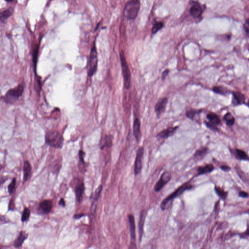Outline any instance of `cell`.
I'll return each mask as SVG.
<instances>
[{
  "mask_svg": "<svg viewBox=\"0 0 249 249\" xmlns=\"http://www.w3.org/2000/svg\"><path fill=\"white\" fill-rule=\"evenodd\" d=\"M53 208V202L49 200H45L40 202L39 210L43 214H49Z\"/></svg>",
  "mask_w": 249,
  "mask_h": 249,
  "instance_id": "4fadbf2b",
  "label": "cell"
},
{
  "mask_svg": "<svg viewBox=\"0 0 249 249\" xmlns=\"http://www.w3.org/2000/svg\"><path fill=\"white\" fill-rule=\"evenodd\" d=\"M59 205L63 207H64L65 206H66L65 201H64V199H63V198H61V199H60V201H59Z\"/></svg>",
  "mask_w": 249,
  "mask_h": 249,
  "instance_id": "60d3db41",
  "label": "cell"
},
{
  "mask_svg": "<svg viewBox=\"0 0 249 249\" xmlns=\"http://www.w3.org/2000/svg\"><path fill=\"white\" fill-rule=\"evenodd\" d=\"M45 142L50 147L61 148L63 144V138L58 131H49L46 134Z\"/></svg>",
  "mask_w": 249,
  "mask_h": 249,
  "instance_id": "7a4b0ae2",
  "label": "cell"
},
{
  "mask_svg": "<svg viewBox=\"0 0 249 249\" xmlns=\"http://www.w3.org/2000/svg\"><path fill=\"white\" fill-rule=\"evenodd\" d=\"M193 187L192 185L188 183H184V184L181 185L178 188H177L172 194L169 195V196L165 197L160 205V207L162 211L165 210L166 208V206L169 204L170 201L175 199L176 197L179 196L186 190H190Z\"/></svg>",
  "mask_w": 249,
  "mask_h": 249,
  "instance_id": "277c9868",
  "label": "cell"
},
{
  "mask_svg": "<svg viewBox=\"0 0 249 249\" xmlns=\"http://www.w3.org/2000/svg\"><path fill=\"white\" fill-rule=\"evenodd\" d=\"M212 91L215 94L223 96H226L230 93V90L226 87H224L223 86H214L212 88Z\"/></svg>",
  "mask_w": 249,
  "mask_h": 249,
  "instance_id": "7402d4cb",
  "label": "cell"
},
{
  "mask_svg": "<svg viewBox=\"0 0 249 249\" xmlns=\"http://www.w3.org/2000/svg\"><path fill=\"white\" fill-rule=\"evenodd\" d=\"M243 27H244V29L245 31L246 34L247 35V36L249 37V18L246 20Z\"/></svg>",
  "mask_w": 249,
  "mask_h": 249,
  "instance_id": "d590c367",
  "label": "cell"
},
{
  "mask_svg": "<svg viewBox=\"0 0 249 249\" xmlns=\"http://www.w3.org/2000/svg\"><path fill=\"white\" fill-rule=\"evenodd\" d=\"M171 174L170 172H165L162 173L160 177V179L154 187V190L156 192L160 191L163 188L165 185L167 184L171 179Z\"/></svg>",
  "mask_w": 249,
  "mask_h": 249,
  "instance_id": "ba28073f",
  "label": "cell"
},
{
  "mask_svg": "<svg viewBox=\"0 0 249 249\" xmlns=\"http://www.w3.org/2000/svg\"><path fill=\"white\" fill-rule=\"evenodd\" d=\"M133 133L134 136L137 142H139L141 139V123L139 119L136 118L134 120L133 124Z\"/></svg>",
  "mask_w": 249,
  "mask_h": 249,
  "instance_id": "e0dca14e",
  "label": "cell"
},
{
  "mask_svg": "<svg viewBox=\"0 0 249 249\" xmlns=\"http://www.w3.org/2000/svg\"><path fill=\"white\" fill-rule=\"evenodd\" d=\"M205 124L206 126H207V128L210 129V130L214 131H219V129H218L217 126L214 125L209 123L208 121L205 122Z\"/></svg>",
  "mask_w": 249,
  "mask_h": 249,
  "instance_id": "e575fe53",
  "label": "cell"
},
{
  "mask_svg": "<svg viewBox=\"0 0 249 249\" xmlns=\"http://www.w3.org/2000/svg\"><path fill=\"white\" fill-rule=\"evenodd\" d=\"M168 103V98H164L160 99L155 106V112L158 117L165 112Z\"/></svg>",
  "mask_w": 249,
  "mask_h": 249,
  "instance_id": "7c38bea8",
  "label": "cell"
},
{
  "mask_svg": "<svg viewBox=\"0 0 249 249\" xmlns=\"http://www.w3.org/2000/svg\"><path fill=\"white\" fill-rule=\"evenodd\" d=\"M16 179L13 178L11 181V183L8 185V191L10 194H11L13 193L15 189V187H16Z\"/></svg>",
  "mask_w": 249,
  "mask_h": 249,
  "instance_id": "d6a6232c",
  "label": "cell"
},
{
  "mask_svg": "<svg viewBox=\"0 0 249 249\" xmlns=\"http://www.w3.org/2000/svg\"><path fill=\"white\" fill-rule=\"evenodd\" d=\"M190 14L194 18H199L202 16L203 9L200 3L197 2H193L189 9Z\"/></svg>",
  "mask_w": 249,
  "mask_h": 249,
  "instance_id": "8fae6325",
  "label": "cell"
},
{
  "mask_svg": "<svg viewBox=\"0 0 249 249\" xmlns=\"http://www.w3.org/2000/svg\"><path fill=\"white\" fill-rule=\"evenodd\" d=\"M103 187L102 185H100L96 189L95 192H94V194L91 195V197H91V199H93L94 200V203H96L97 201H98L99 197L100 196V194H101L102 190Z\"/></svg>",
  "mask_w": 249,
  "mask_h": 249,
  "instance_id": "4316f807",
  "label": "cell"
},
{
  "mask_svg": "<svg viewBox=\"0 0 249 249\" xmlns=\"http://www.w3.org/2000/svg\"><path fill=\"white\" fill-rule=\"evenodd\" d=\"M208 151V148L206 147L201 148L200 149H197L194 154V156L195 157H201L205 155L206 153H207Z\"/></svg>",
  "mask_w": 249,
  "mask_h": 249,
  "instance_id": "1f68e13d",
  "label": "cell"
},
{
  "mask_svg": "<svg viewBox=\"0 0 249 249\" xmlns=\"http://www.w3.org/2000/svg\"><path fill=\"white\" fill-rule=\"evenodd\" d=\"M215 191L217 194L222 199H225L226 197L227 193L219 187H215Z\"/></svg>",
  "mask_w": 249,
  "mask_h": 249,
  "instance_id": "836d02e7",
  "label": "cell"
},
{
  "mask_svg": "<svg viewBox=\"0 0 249 249\" xmlns=\"http://www.w3.org/2000/svg\"><path fill=\"white\" fill-rule=\"evenodd\" d=\"M85 189V184L83 182L77 183L76 185L75 188V195L76 201L79 203H80L82 201Z\"/></svg>",
  "mask_w": 249,
  "mask_h": 249,
  "instance_id": "9a60e30c",
  "label": "cell"
},
{
  "mask_svg": "<svg viewBox=\"0 0 249 249\" xmlns=\"http://www.w3.org/2000/svg\"><path fill=\"white\" fill-rule=\"evenodd\" d=\"M206 118L209 123L214 125L218 126L221 124V120L219 117L218 116V114L214 112H209L206 116Z\"/></svg>",
  "mask_w": 249,
  "mask_h": 249,
  "instance_id": "ffe728a7",
  "label": "cell"
},
{
  "mask_svg": "<svg viewBox=\"0 0 249 249\" xmlns=\"http://www.w3.org/2000/svg\"><path fill=\"white\" fill-rule=\"evenodd\" d=\"M24 90L23 85L19 84L15 88L8 91L2 97V99L5 103L7 104H12L15 103L22 96Z\"/></svg>",
  "mask_w": 249,
  "mask_h": 249,
  "instance_id": "6da1fadb",
  "label": "cell"
},
{
  "mask_svg": "<svg viewBox=\"0 0 249 249\" xmlns=\"http://www.w3.org/2000/svg\"><path fill=\"white\" fill-rule=\"evenodd\" d=\"M223 120L225 122V124L229 127L233 126L235 124L236 119L235 117L230 112H227L223 116Z\"/></svg>",
  "mask_w": 249,
  "mask_h": 249,
  "instance_id": "cb8c5ba5",
  "label": "cell"
},
{
  "mask_svg": "<svg viewBox=\"0 0 249 249\" xmlns=\"http://www.w3.org/2000/svg\"><path fill=\"white\" fill-rule=\"evenodd\" d=\"M247 48H248V50L249 51V44L247 45Z\"/></svg>",
  "mask_w": 249,
  "mask_h": 249,
  "instance_id": "c3c4849f",
  "label": "cell"
},
{
  "mask_svg": "<svg viewBox=\"0 0 249 249\" xmlns=\"http://www.w3.org/2000/svg\"><path fill=\"white\" fill-rule=\"evenodd\" d=\"M28 233L25 232V231H21L19 233L17 239L14 242V247L16 248L21 247L24 241L28 238Z\"/></svg>",
  "mask_w": 249,
  "mask_h": 249,
  "instance_id": "ac0fdd59",
  "label": "cell"
},
{
  "mask_svg": "<svg viewBox=\"0 0 249 249\" xmlns=\"http://www.w3.org/2000/svg\"><path fill=\"white\" fill-rule=\"evenodd\" d=\"M30 215V211L29 208L25 207L23 211V214H22V218L21 220L23 222H27L29 219Z\"/></svg>",
  "mask_w": 249,
  "mask_h": 249,
  "instance_id": "f1b7e54d",
  "label": "cell"
},
{
  "mask_svg": "<svg viewBox=\"0 0 249 249\" xmlns=\"http://www.w3.org/2000/svg\"><path fill=\"white\" fill-rule=\"evenodd\" d=\"M164 27V23L162 22H156L154 23L152 28V32L153 34H155L156 33L159 31L160 29H161Z\"/></svg>",
  "mask_w": 249,
  "mask_h": 249,
  "instance_id": "4dcf8cb0",
  "label": "cell"
},
{
  "mask_svg": "<svg viewBox=\"0 0 249 249\" xmlns=\"http://www.w3.org/2000/svg\"><path fill=\"white\" fill-rule=\"evenodd\" d=\"M236 154L237 157L241 160H249V157L245 152L241 149H236Z\"/></svg>",
  "mask_w": 249,
  "mask_h": 249,
  "instance_id": "83f0119b",
  "label": "cell"
},
{
  "mask_svg": "<svg viewBox=\"0 0 249 249\" xmlns=\"http://www.w3.org/2000/svg\"><path fill=\"white\" fill-rule=\"evenodd\" d=\"M31 166L28 161H25L23 164V180L24 182H27L31 173Z\"/></svg>",
  "mask_w": 249,
  "mask_h": 249,
  "instance_id": "44dd1931",
  "label": "cell"
},
{
  "mask_svg": "<svg viewBox=\"0 0 249 249\" xmlns=\"http://www.w3.org/2000/svg\"><path fill=\"white\" fill-rule=\"evenodd\" d=\"M14 10L12 8H9L5 11H2L1 14V21L2 22H5L7 19L9 18L13 13Z\"/></svg>",
  "mask_w": 249,
  "mask_h": 249,
  "instance_id": "484cf974",
  "label": "cell"
},
{
  "mask_svg": "<svg viewBox=\"0 0 249 249\" xmlns=\"http://www.w3.org/2000/svg\"><path fill=\"white\" fill-rule=\"evenodd\" d=\"M144 154V148L143 147H140L137 150L136 158L134 162V172L135 175L140 173L142 169V161Z\"/></svg>",
  "mask_w": 249,
  "mask_h": 249,
  "instance_id": "52a82bcc",
  "label": "cell"
},
{
  "mask_svg": "<svg viewBox=\"0 0 249 249\" xmlns=\"http://www.w3.org/2000/svg\"><path fill=\"white\" fill-rule=\"evenodd\" d=\"M85 156V153L84 151H83L82 150H80L79 151V159H80V162L81 164L85 165L84 157Z\"/></svg>",
  "mask_w": 249,
  "mask_h": 249,
  "instance_id": "8d00e7d4",
  "label": "cell"
},
{
  "mask_svg": "<svg viewBox=\"0 0 249 249\" xmlns=\"http://www.w3.org/2000/svg\"><path fill=\"white\" fill-rule=\"evenodd\" d=\"M15 209V205L14 204L13 200H11L9 204V210H13Z\"/></svg>",
  "mask_w": 249,
  "mask_h": 249,
  "instance_id": "f35d334b",
  "label": "cell"
},
{
  "mask_svg": "<svg viewBox=\"0 0 249 249\" xmlns=\"http://www.w3.org/2000/svg\"><path fill=\"white\" fill-rule=\"evenodd\" d=\"M178 128V126H172V127L165 129L158 133L157 135V137L159 138L162 139L168 138L169 137L173 135Z\"/></svg>",
  "mask_w": 249,
  "mask_h": 249,
  "instance_id": "5bb4252c",
  "label": "cell"
},
{
  "mask_svg": "<svg viewBox=\"0 0 249 249\" xmlns=\"http://www.w3.org/2000/svg\"><path fill=\"white\" fill-rule=\"evenodd\" d=\"M247 106H248L249 108V100H248V103H247Z\"/></svg>",
  "mask_w": 249,
  "mask_h": 249,
  "instance_id": "7dc6e473",
  "label": "cell"
},
{
  "mask_svg": "<svg viewBox=\"0 0 249 249\" xmlns=\"http://www.w3.org/2000/svg\"><path fill=\"white\" fill-rule=\"evenodd\" d=\"M147 215V211L146 210H143L141 211L139 221V240L141 241L142 237L143 236L144 227V222Z\"/></svg>",
  "mask_w": 249,
  "mask_h": 249,
  "instance_id": "2e32d148",
  "label": "cell"
},
{
  "mask_svg": "<svg viewBox=\"0 0 249 249\" xmlns=\"http://www.w3.org/2000/svg\"><path fill=\"white\" fill-rule=\"evenodd\" d=\"M202 112V110H195V109H190L187 110L186 112V116L187 117L191 120H194L196 116H199Z\"/></svg>",
  "mask_w": 249,
  "mask_h": 249,
  "instance_id": "d4e9b609",
  "label": "cell"
},
{
  "mask_svg": "<svg viewBox=\"0 0 249 249\" xmlns=\"http://www.w3.org/2000/svg\"><path fill=\"white\" fill-rule=\"evenodd\" d=\"M39 45L36 46L35 47L34 51L33 53V61L34 63V68L35 69H36L37 62V55H38V53H39Z\"/></svg>",
  "mask_w": 249,
  "mask_h": 249,
  "instance_id": "f546056e",
  "label": "cell"
},
{
  "mask_svg": "<svg viewBox=\"0 0 249 249\" xmlns=\"http://www.w3.org/2000/svg\"><path fill=\"white\" fill-rule=\"evenodd\" d=\"M140 2L139 0H130L126 5L124 14L128 20L135 19L140 9Z\"/></svg>",
  "mask_w": 249,
  "mask_h": 249,
  "instance_id": "3957f363",
  "label": "cell"
},
{
  "mask_svg": "<svg viewBox=\"0 0 249 249\" xmlns=\"http://www.w3.org/2000/svg\"><path fill=\"white\" fill-rule=\"evenodd\" d=\"M246 96L244 94L240 91L232 92V103L233 106H237L245 103Z\"/></svg>",
  "mask_w": 249,
  "mask_h": 249,
  "instance_id": "30bf717a",
  "label": "cell"
},
{
  "mask_svg": "<svg viewBox=\"0 0 249 249\" xmlns=\"http://www.w3.org/2000/svg\"><path fill=\"white\" fill-rule=\"evenodd\" d=\"M214 169V167L212 164H208L205 166H200L197 168V175L208 173L212 172Z\"/></svg>",
  "mask_w": 249,
  "mask_h": 249,
  "instance_id": "603a6c76",
  "label": "cell"
},
{
  "mask_svg": "<svg viewBox=\"0 0 249 249\" xmlns=\"http://www.w3.org/2000/svg\"><path fill=\"white\" fill-rule=\"evenodd\" d=\"M240 196L241 197H246L248 196V194L247 193L244 191H240Z\"/></svg>",
  "mask_w": 249,
  "mask_h": 249,
  "instance_id": "b9f144b4",
  "label": "cell"
},
{
  "mask_svg": "<svg viewBox=\"0 0 249 249\" xmlns=\"http://www.w3.org/2000/svg\"><path fill=\"white\" fill-rule=\"evenodd\" d=\"M246 235H249V229H248V230H247V232H246Z\"/></svg>",
  "mask_w": 249,
  "mask_h": 249,
  "instance_id": "f6af8a7d",
  "label": "cell"
},
{
  "mask_svg": "<svg viewBox=\"0 0 249 249\" xmlns=\"http://www.w3.org/2000/svg\"><path fill=\"white\" fill-rule=\"evenodd\" d=\"M113 137L112 135H106L104 136L100 143V148L103 149L105 148H110L112 145Z\"/></svg>",
  "mask_w": 249,
  "mask_h": 249,
  "instance_id": "d6986e66",
  "label": "cell"
},
{
  "mask_svg": "<svg viewBox=\"0 0 249 249\" xmlns=\"http://www.w3.org/2000/svg\"><path fill=\"white\" fill-rule=\"evenodd\" d=\"M99 25H100V23H98V25H97V26H96V28H95V31L96 30V29H98V27L99 26Z\"/></svg>",
  "mask_w": 249,
  "mask_h": 249,
  "instance_id": "ee69618b",
  "label": "cell"
},
{
  "mask_svg": "<svg viewBox=\"0 0 249 249\" xmlns=\"http://www.w3.org/2000/svg\"><path fill=\"white\" fill-rule=\"evenodd\" d=\"M221 169L225 171H228L230 170V167L227 165H222L221 166Z\"/></svg>",
  "mask_w": 249,
  "mask_h": 249,
  "instance_id": "7bdbcfd3",
  "label": "cell"
},
{
  "mask_svg": "<svg viewBox=\"0 0 249 249\" xmlns=\"http://www.w3.org/2000/svg\"><path fill=\"white\" fill-rule=\"evenodd\" d=\"M169 72L170 71L169 69H166L162 72V80H164L165 79L166 76H168L169 73Z\"/></svg>",
  "mask_w": 249,
  "mask_h": 249,
  "instance_id": "74e56055",
  "label": "cell"
},
{
  "mask_svg": "<svg viewBox=\"0 0 249 249\" xmlns=\"http://www.w3.org/2000/svg\"><path fill=\"white\" fill-rule=\"evenodd\" d=\"M5 1H6L9 2H11L13 1V0H5Z\"/></svg>",
  "mask_w": 249,
  "mask_h": 249,
  "instance_id": "bcb514c9",
  "label": "cell"
},
{
  "mask_svg": "<svg viewBox=\"0 0 249 249\" xmlns=\"http://www.w3.org/2000/svg\"><path fill=\"white\" fill-rule=\"evenodd\" d=\"M98 65V53L96 51L95 42L91 51L90 56L89 67L88 71V76L91 77L97 71Z\"/></svg>",
  "mask_w": 249,
  "mask_h": 249,
  "instance_id": "8992f818",
  "label": "cell"
},
{
  "mask_svg": "<svg viewBox=\"0 0 249 249\" xmlns=\"http://www.w3.org/2000/svg\"><path fill=\"white\" fill-rule=\"evenodd\" d=\"M120 57L124 80V87L126 89H129L131 85V73L123 51H121L120 53Z\"/></svg>",
  "mask_w": 249,
  "mask_h": 249,
  "instance_id": "5b68a950",
  "label": "cell"
},
{
  "mask_svg": "<svg viewBox=\"0 0 249 249\" xmlns=\"http://www.w3.org/2000/svg\"><path fill=\"white\" fill-rule=\"evenodd\" d=\"M85 215H86L85 214L81 213V214H78L75 215L73 216V218L76 219H80V218L84 217Z\"/></svg>",
  "mask_w": 249,
  "mask_h": 249,
  "instance_id": "ab89813d",
  "label": "cell"
},
{
  "mask_svg": "<svg viewBox=\"0 0 249 249\" xmlns=\"http://www.w3.org/2000/svg\"><path fill=\"white\" fill-rule=\"evenodd\" d=\"M129 224L130 227V238H131V243H130V248H136V233H135V219L133 215L130 214L128 215Z\"/></svg>",
  "mask_w": 249,
  "mask_h": 249,
  "instance_id": "9c48e42d",
  "label": "cell"
}]
</instances>
